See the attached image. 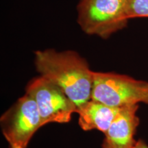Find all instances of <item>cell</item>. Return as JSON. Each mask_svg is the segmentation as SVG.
<instances>
[{"mask_svg": "<svg viewBox=\"0 0 148 148\" xmlns=\"http://www.w3.org/2000/svg\"><path fill=\"white\" fill-rule=\"evenodd\" d=\"M134 148H148V145L146 144L143 140H138L136 141Z\"/></svg>", "mask_w": 148, "mask_h": 148, "instance_id": "cell-9", "label": "cell"}, {"mask_svg": "<svg viewBox=\"0 0 148 148\" xmlns=\"http://www.w3.org/2000/svg\"><path fill=\"white\" fill-rule=\"evenodd\" d=\"M138 109V104L120 107L105 133L101 148H134V135L140 122L136 114Z\"/></svg>", "mask_w": 148, "mask_h": 148, "instance_id": "cell-6", "label": "cell"}, {"mask_svg": "<svg viewBox=\"0 0 148 148\" xmlns=\"http://www.w3.org/2000/svg\"><path fill=\"white\" fill-rule=\"evenodd\" d=\"M25 93L32 96L36 101L42 127L49 123H68L72 114L77 111L76 104L63 90L40 75L27 84Z\"/></svg>", "mask_w": 148, "mask_h": 148, "instance_id": "cell-5", "label": "cell"}, {"mask_svg": "<svg viewBox=\"0 0 148 148\" xmlns=\"http://www.w3.org/2000/svg\"><path fill=\"white\" fill-rule=\"evenodd\" d=\"M127 14L129 19L148 17V0H127Z\"/></svg>", "mask_w": 148, "mask_h": 148, "instance_id": "cell-8", "label": "cell"}, {"mask_svg": "<svg viewBox=\"0 0 148 148\" xmlns=\"http://www.w3.org/2000/svg\"><path fill=\"white\" fill-rule=\"evenodd\" d=\"M34 64L40 76L58 86L77 108L91 99L93 71L87 61L72 50H37Z\"/></svg>", "mask_w": 148, "mask_h": 148, "instance_id": "cell-1", "label": "cell"}, {"mask_svg": "<svg viewBox=\"0 0 148 148\" xmlns=\"http://www.w3.org/2000/svg\"><path fill=\"white\" fill-rule=\"evenodd\" d=\"M119 108L110 106L100 101L90 99L77 108L79 125L84 131L97 130L105 134Z\"/></svg>", "mask_w": 148, "mask_h": 148, "instance_id": "cell-7", "label": "cell"}, {"mask_svg": "<svg viewBox=\"0 0 148 148\" xmlns=\"http://www.w3.org/2000/svg\"><path fill=\"white\" fill-rule=\"evenodd\" d=\"M91 99L116 108L148 105V82L112 72L93 71Z\"/></svg>", "mask_w": 148, "mask_h": 148, "instance_id": "cell-3", "label": "cell"}, {"mask_svg": "<svg viewBox=\"0 0 148 148\" xmlns=\"http://www.w3.org/2000/svg\"><path fill=\"white\" fill-rule=\"evenodd\" d=\"M2 134L10 148H26L40 127L41 119L36 101L25 93L0 119Z\"/></svg>", "mask_w": 148, "mask_h": 148, "instance_id": "cell-4", "label": "cell"}, {"mask_svg": "<svg viewBox=\"0 0 148 148\" xmlns=\"http://www.w3.org/2000/svg\"><path fill=\"white\" fill-rule=\"evenodd\" d=\"M77 23L85 34L108 38L126 26L127 0H79Z\"/></svg>", "mask_w": 148, "mask_h": 148, "instance_id": "cell-2", "label": "cell"}]
</instances>
